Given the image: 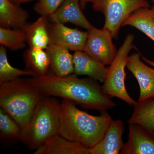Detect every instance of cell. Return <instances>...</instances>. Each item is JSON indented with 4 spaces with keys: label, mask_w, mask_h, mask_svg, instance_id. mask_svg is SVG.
<instances>
[{
    "label": "cell",
    "mask_w": 154,
    "mask_h": 154,
    "mask_svg": "<svg viewBox=\"0 0 154 154\" xmlns=\"http://www.w3.org/2000/svg\"><path fill=\"white\" fill-rule=\"evenodd\" d=\"M79 1L80 5H81L82 9H85L87 3L89 2V0H79Z\"/></svg>",
    "instance_id": "cell-27"
},
{
    "label": "cell",
    "mask_w": 154,
    "mask_h": 154,
    "mask_svg": "<svg viewBox=\"0 0 154 154\" xmlns=\"http://www.w3.org/2000/svg\"><path fill=\"white\" fill-rule=\"evenodd\" d=\"M27 44L22 29L0 27V44L13 51L24 49Z\"/></svg>",
    "instance_id": "cell-21"
},
{
    "label": "cell",
    "mask_w": 154,
    "mask_h": 154,
    "mask_svg": "<svg viewBox=\"0 0 154 154\" xmlns=\"http://www.w3.org/2000/svg\"><path fill=\"white\" fill-rule=\"evenodd\" d=\"M28 79L44 96L60 97L85 109L102 113L116 106L102 86L91 78L80 79L74 74L58 76L50 72Z\"/></svg>",
    "instance_id": "cell-1"
},
{
    "label": "cell",
    "mask_w": 154,
    "mask_h": 154,
    "mask_svg": "<svg viewBox=\"0 0 154 154\" xmlns=\"http://www.w3.org/2000/svg\"><path fill=\"white\" fill-rule=\"evenodd\" d=\"M127 25L136 28L154 42V17L152 8H142L135 11L123 25Z\"/></svg>",
    "instance_id": "cell-20"
},
{
    "label": "cell",
    "mask_w": 154,
    "mask_h": 154,
    "mask_svg": "<svg viewBox=\"0 0 154 154\" xmlns=\"http://www.w3.org/2000/svg\"><path fill=\"white\" fill-rule=\"evenodd\" d=\"M61 102L51 96H45L36 106L28 124L22 129L19 140L31 149H37L59 134Z\"/></svg>",
    "instance_id": "cell-4"
},
{
    "label": "cell",
    "mask_w": 154,
    "mask_h": 154,
    "mask_svg": "<svg viewBox=\"0 0 154 154\" xmlns=\"http://www.w3.org/2000/svg\"><path fill=\"white\" fill-rule=\"evenodd\" d=\"M124 131V124L121 119H111L104 137L90 149L89 154L120 153L124 144L122 140Z\"/></svg>",
    "instance_id": "cell-10"
},
{
    "label": "cell",
    "mask_w": 154,
    "mask_h": 154,
    "mask_svg": "<svg viewBox=\"0 0 154 154\" xmlns=\"http://www.w3.org/2000/svg\"><path fill=\"white\" fill-rule=\"evenodd\" d=\"M23 57L26 69L34 73L36 77L49 73L50 60L46 49L29 47L25 51Z\"/></svg>",
    "instance_id": "cell-18"
},
{
    "label": "cell",
    "mask_w": 154,
    "mask_h": 154,
    "mask_svg": "<svg viewBox=\"0 0 154 154\" xmlns=\"http://www.w3.org/2000/svg\"><path fill=\"white\" fill-rule=\"evenodd\" d=\"M152 2V3H153L154 5V0H151Z\"/></svg>",
    "instance_id": "cell-30"
},
{
    "label": "cell",
    "mask_w": 154,
    "mask_h": 154,
    "mask_svg": "<svg viewBox=\"0 0 154 154\" xmlns=\"http://www.w3.org/2000/svg\"><path fill=\"white\" fill-rule=\"evenodd\" d=\"M48 17L40 16L28 23L22 30L25 32L29 47L46 49L50 44L48 30Z\"/></svg>",
    "instance_id": "cell-17"
},
{
    "label": "cell",
    "mask_w": 154,
    "mask_h": 154,
    "mask_svg": "<svg viewBox=\"0 0 154 154\" xmlns=\"http://www.w3.org/2000/svg\"><path fill=\"white\" fill-rule=\"evenodd\" d=\"M64 1L38 0L34 6V11L40 16L49 17L60 8Z\"/></svg>",
    "instance_id": "cell-24"
},
{
    "label": "cell",
    "mask_w": 154,
    "mask_h": 154,
    "mask_svg": "<svg viewBox=\"0 0 154 154\" xmlns=\"http://www.w3.org/2000/svg\"><path fill=\"white\" fill-rule=\"evenodd\" d=\"M73 56L74 74L87 75L97 82H104L107 72L106 65L84 51H75Z\"/></svg>",
    "instance_id": "cell-13"
},
{
    "label": "cell",
    "mask_w": 154,
    "mask_h": 154,
    "mask_svg": "<svg viewBox=\"0 0 154 154\" xmlns=\"http://www.w3.org/2000/svg\"><path fill=\"white\" fill-rule=\"evenodd\" d=\"M30 14L11 0H0V26L23 29L28 23Z\"/></svg>",
    "instance_id": "cell-15"
},
{
    "label": "cell",
    "mask_w": 154,
    "mask_h": 154,
    "mask_svg": "<svg viewBox=\"0 0 154 154\" xmlns=\"http://www.w3.org/2000/svg\"><path fill=\"white\" fill-rule=\"evenodd\" d=\"M50 60L51 72L58 76L73 74V56L66 48L50 44L46 49Z\"/></svg>",
    "instance_id": "cell-16"
},
{
    "label": "cell",
    "mask_w": 154,
    "mask_h": 154,
    "mask_svg": "<svg viewBox=\"0 0 154 154\" xmlns=\"http://www.w3.org/2000/svg\"><path fill=\"white\" fill-rule=\"evenodd\" d=\"M11 1H12L13 2L15 3V4H17V5H21V4L30 2H32V1H38V0H11Z\"/></svg>",
    "instance_id": "cell-25"
},
{
    "label": "cell",
    "mask_w": 154,
    "mask_h": 154,
    "mask_svg": "<svg viewBox=\"0 0 154 154\" xmlns=\"http://www.w3.org/2000/svg\"><path fill=\"white\" fill-rule=\"evenodd\" d=\"M87 31L88 38L83 51L105 65H110L118 51L113 44V37L110 31L104 28L95 27Z\"/></svg>",
    "instance_id": "cell-7"
},
{
    "label": "cell",
    "mask_w": 154,
    "mask_h": 154,
    "mask_svg": "<svg viewBox=\"0 0 154 154\" xmlns=\"http://www.w3.org/2000/svg\"><path fill=\"white\" fill-rule=\"evenodd\" d=\"M44 97L28 79L18 78L0 84L1 109L14 119L22 129L27 126Z\"/></svg>",
    "instance_id": "cell-3"
},
{
    "label": "cell",
    "mask_w": 154,
    "mask_h": 154,
    "mask_svg": "<svg viewBox=\"0 0 154 154\" xmlns=\"http://www.w3.org/2000/svg\"><path fill=\"white\" fill-rule=\"evenodd\" d=\"M93 7L105 17L103 28L109 30L113 38H116L128 18L139 9L149 8L150 5L146 0H100Z\"/></svg>",
    "instance_id": "cell-6"
},
{
    "label": "cell",
    "mask_w": 154,
    "mask_h": 154,
    "mask_svg": "<svg viewBox=\"0 0 154 154\" xmlns=\"http://www.w3.org/2000/svg\"><path fill=\"white\" fill-rule=\"evenodd\" d=\"M126 67L139 85L140 92L138 102L154 99V69L143 62L138 53L129 56Z\"/></svg>",
    "instance_id": "cell-9"
},
{
    "label": "cell",
    "mask_w": 154,
    "mask_h": 154,
    "mask_svg": "<svg viewBox=\"0 0 154 154\" xmlns=\"http://www.w3.org/2000/svg\"><path fill=\"white\" fill-rule=\"evenodd\" d=\"M134 107V110L128 123L140 125L154 135V99L137 102Z\"/></svg>",
    "instance_id": "cell-19"
},
{
    "label": "cell",
    "mask_w": 154,
    "mask_h": 154,
    "mask_svg": "<svg viewBox=\"0 0 154 154\" xmlns=\"http://www.w3.org/2000/svg\"><path fill=\"white\" fill-rule=\"evenodd\" d=\"M90 149L82 144L55 135L36 150L35 154H89Z\"/></svg>",
    "instance_id": "cell-14"
},
{
    "label": "cell",
    "mask_w": 154,
    "mask_h": 154,
    "mask_svg": "<svg viewBox=\"0 0 154 154\" xmlns=\"http://www.w3.org/2000/svg\"><path fill=\"white\" fill-rule=\"evenodd\" d=\"M48 30L51 44L60 45L75 52L84 50L88 38V31L54 22L48 23Z\"/></svg>",
    "instance_id": "cell-8"
},
{
    "label": "cell",
    "mask_w": 154,
    "mask_h": 154,
    "mask_svg": "<svg viewBox=\"0 0 154 154\" xmlns=\"http://www.w3.org/2000/svg\"><path fill=\"white\" fill-rule=\"evenodd\" d=\"M152 9L153 11V13H154V6H153L152 7Z\"/></svg>",
    "instance_id": "cell-29"
},
{
    "label": "cell",
    "mask_w": 154,
    "mask_h": 154,
    "mask_svg": "<svg viewBox=\"0 0 154 154\" xmlns=\"http://www.w3.org/2000/svg\"><path fill=\"white\" fill-rule=\"evenodd\" d=\"M61 113L59 134L70 140L93 147L104 137L112 119L106 111L91 115L77 108L67 100L61 102Z\"/></svg>",
    "instance_id": "cell-2"
},
{
    "label": "cell",
    "mask_w": 154,
    "mask_h": 154,
    "mask_svg": "<svg viewBox=\"0 0 154 154\" xmlns=\"http://www.w3.org/2000/svg\"><path fill=\"white\" fill-rule=\"evenodd\" d=\"M79 0H65L61 5L49 17L51 22L71 23L89 31L94 28L82 11Z\"/></svg>",
    "instance_id": "cell-11"
},
{
    "label": "cell",
    "mask_w": 154,
    "mask_h": 154,
    "mask_svg": "<svg viewBox=\"0 0 154 154\" xmlns=\"http://www.w3.org/2000/svg\"><path fill=\"white\" fill-rule=\"evenodd\" d=\"M121 154H154V135L138 125L129 124L128 139Z\"/></svg>",
    "instance_id": "cell-12"
},
{
    "label": "cell",
    "mask_w": 154,
    "mask_h": 154,
    "mask_svg": "<svg viewBox=\"0 0 154 154\" xmlns=\"http://www.w3.org/2000/svg\"><path fill=\"white\" fill-rule=\"evenodd\" d=\"M100 0H89V2L92 3L93 5L98 2Z\"/></svg>",
    "instance_id": "cell-28"
},
{
    "label": "cell",
    "mask_w": 154,
    "mask_h": 154,
    "mask_svg": "<svg viewBox=\"0 0 154 154\" xmlns=\"http://www.w3.org/2000/svg\"><path fill=\"white\" fill-rule=\"evenodd\" d=\"M134 38L133 34L127 35L122 45L117 51L114 60L107 68V75L102 86L105 94L110 97H116L133 106L137 102L131 98L127 91L125 69L129 52L134 48Z\"/></svg>",
    "instance_id": "cell-5"
},
{
    "label": "cell",
    "mask_w": 154,
    "mask_h": 154,
    "mask_svg": "<svg viewBox=\"0 0 154 154\" xmlns=\"http://www.w3.org/2000/svg\"><path fill=\"white\" fill-rule=\"evenodd\" d=\"M142 59L146 63H147L149 65L153 67H154V61L148 59L147 58L144 57H142Z\"/></svg>",
    "instance_id": "cell-26"
},
{
    "label": "cell",
    "mask_w": 154,
    "mask_h": 154,
    "mask_svg": "<svg viewBox=\"0 0 154 154\" xmlns=\"http://www.w3.org/2000/svg\"><path fill=\"white\" fill-rule=\"evenodd\" d=\"M22 128L15 120L0 109V136L3 140H19Z\"/></svg>",
    "instance_id": "cell-23"
},
{
    "label": "cell",
    "mask_w": 154,
    "mask_h": 154,
    "mask_svg": "<svg viewBox=\"0 0 154 154\" xmlns=\"http://www.w3.org/2000/svg\"><path fill=\"white\" fill-rule=\"evenodd\" d=\"M23 75L36 77L34 73L27 69H20L12 66L9 62L6 48L0 47V84L17 79Z\"/></svg>",
    "instance_id": "cell-22"
}]
</instances>
